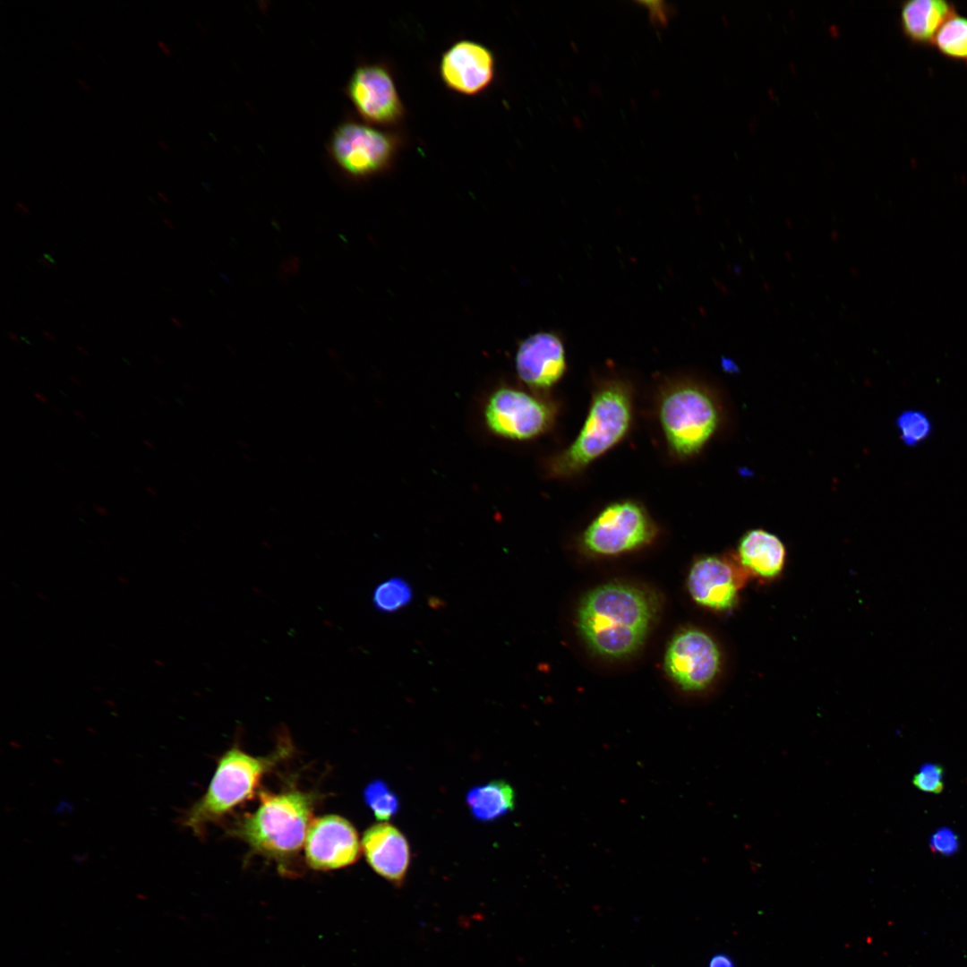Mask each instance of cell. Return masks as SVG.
I'll return each instance as SVG.
<instances>
[{"label":"cell","mask_w":967,"mask_h":967,"mask_svg":"<svg viewBox=\"0 0 967 967\" xmlns=\"http://www.w3.org/2000/svg\"><path fill=\"white\" fill-rule=\"evenodd\" d=\"M635 417L631 381L611 374L595 381L586 418L574 440L546 458L544 473L553 480L580 476L629 434Z\"/></svg>","instance_id":"obj_1"},{"label":"cell","mask_w":967,"mask_h":967,"mask_svg":"<svg viewBox=\"0 0 967 967\" xmlns=\"http://www.w3.org/2000/svg\"><path fill=\"white\" fill-rule=\"evenodd\" d=\"M656 612L657 602L648 592L628 584L608 583L582 600L578 627L593 652L620 659L643 644Z\"/></svg>","instance_id":"obj_2"},{"label":"cell","mask_w":967,"mask_h":967,"mask_svg":"<svg viewBox=\"0 0 967 967\" xmlns=\"http://www.w3.org/2000/svg\"><path fill=\"white\" fill-rule=\"evenodd\" d=\"M655 413L667 454L680 462L697 456L723 421L715 392L688 376L667 378L660 384Z\"/></svg>","instance_id":"obj_3"},{"label":"cell","mask_w":967,"mask_h":967,"mask_svg":"<svg viewBox=\"0 0 967 967\" xmlns=\"http://www.w3.org/2000/svg\"><path fill=\"white\" fill-rule=\"evenodd\" d=\"M312 816V800L306 793L263 792L259 807L244 818L237 834L258 852L283 859L304 845Z\"/></svg>","instance_id":"obj_4"},{"label":"cell","mask_w":967,"mask_h":967,"mask_svg":"<svg viewBox=\"0 0 967 967\" xmlns=\"http://www.w3.org/2000/svg\"><path fill=\"white\" fill-rule=\"evenodd\" d=\"M272 757L251 756L234 747L219 759L206 792L183 816L182 825L201 835L206 826L249 799Z\"/></svg>","instance_id":"obj_5"},{"label":"cell","mask_w":967,"mask_h":967,"mask_svg":"<svg viewBox=\"0 0 967 967\" xmlns=\"http://www.w3.org/2000/svg\"><path fill=\"white\" fill-rule=\"evenodd\" d=\"M657 533L645 504L624 498L601 508L581 533L579 543L588 553L613 556L649 544Z\"/></svg>","instance_id":"obj_6"},{"label":"cell","mask_w":967,"mask_h":967,"mask_svg":"<svg viewBox=\"0 0 967 967\" xmlns=\"http://www.w3.org/2000/svg\"><path fill=\"white\" fill-rule=\"evenodd\" d=\"M558 415L556 402L513 388L497 389L484 408L488 428L496 435L517 441L546 433Z\"/></svg>","instance_id":"obj_7"},{"label":"cell","mask_w":967,"mask_h":967,"mask_svg":"<svg viewBox=\"0 0 967 967\" xmlns=\"http://www.w3.org/2000/svg\"><path fill=\"white\" fill-rule=\"evenodd\" d=\"M399 140L393 133L349 121L339 124L329 141L330 155L349 176L364 179L392 165Z\"/></svg>","instance_id":"obj_8"},{"label":"cell","mask_w":967,"mask_h":967,"mask_svg":"<svg viewBox=\"0 0 967 967\" xmlns=\"http://www.w3.org/2000/svg\"><path fill=\"white\" fill-rule=\"evenodd\" d=\"M721 667L718 645L710 635L697 629H687L674 636L664 656L667 674L687 692L708 689Z\"/></svg>","instance_id":"obj_9"},{"label":"cell","mask_w":967,"mask_h":967,"mask_svg":"<svg viewBox=\"0 0 967 967\" xmlns=\"http://www.w3.org/2000/svg\"><path fill=\"white\" fill-rule=\"evenodd\" d=\"M347 93L364 121L382 126L398 124L405 108L389 70L380 64H364L353 72Z\"/></svg>","instance_id":"obj_10"},{"label":"cell","mask_w":967,"mask_h":967,"mask_svg":"<svg viewBox=\"0 0 967 967\" xmlns=\"http://www.w3.org/2000/svg\"><path fill=\"white\" fill-rule=\"evenodd\" d=\"M749 576L734 555H710L697 560L688 578V589L699 605L719 612L736 607Z\"/></svg>","instance_id":"obj_11"},{"label":"cell","mask_w":967,"mask_h":967,"mask_svg":"<svg viewBox=\"0 0 967 967\" xmlns=\"http://www.w3.org/2000/svg\"><path fill=\"white\" fill-rule=\"evenodd\" d=\"M304 846L308 865L317 870L352 865L361 851L355 828L348 820L334 815L312 819Z\"/></svg>","instance_id":"obj_12"},{"label":"cell","mask_w":967,"mask_h":967,"mask_svg":"<svg viewBox=\"0 0 967 967\" xmlns=\"http://www.w3.org/2000/svg\"><path fill=\"white\" fill-rule=\"evenodd\" d=\"M439 71L449 90L474 96L486 90L493 81L495 59L484 45L468 39L458 40L442 54Z\"/></svg>","instance_id":"obj_13"},{"label":"cell","mask_w":967,"mask_h":967,"mask_svg":"<svg viewBox=\"0 0 967 967\" xmlns=\"http://www.w3.org/2000/svg\"><path fill=\"white\" fill-rule=\"evenodd\" d=\"M516 370L519 379L533 389L544 391L552 389L567 372L562 341L551 332H539L528 337L518 348Z\"/></svg>","instance_id":"obj_14"},{"label":"cell","mask_w":967,"mask_h":967,"mask_svg":"<svg viewBox=\"0 0 967 967\" xmlns=\"http://www.w3.org/2000/svg\"><path fill=\"white\" fill-rule=\"evenodd\" d=\"M361 848L376 874L397 886L402 885L411 851L406 837L398 828L387 822L371 826L364 833Z\"/></svg>","instance_id":"obj_15"},{"label":"cell","mask_w":967,"mask_h":967,"mask_svg":"<svg viewBox=\"0 0 967 967\" xmlns=\"http://www.w3.org/2000/svg\"><path fill=\"white\" fill-rule=\"evenodd\" d=\"M786 555L785 545L777 535L756 528L740 537L734 557L749 577L773 580L783 572Z\"/></svg>","instance_id":"obj_16"},{"label":"cell","mask_w":967,"mask_h":967,"mask_svg":"<svg viewBox=\"0 0 967 967\" xmlns=\"http://www.w3.org/2000/svg\"><path fill=\"white\" fill-rule=\"evenodd\" d=\"M957 13L945 0H911L902 4L899 23L903 35L912 44L932 46L943 24Z\"/></svg>","instance_id":"obj_17"},{"label":"cell","mask_w":967,"mask_h":967,"mask_svg":"<svg viewBox=\"0 0 967 967\" xmlns=\"http://www.w3.org/2000/svg\"><path fill=\"white\" fill-rule=\"evenodd\" d=\"M466 805L479 822L497 820L515 809L516 792L504 780H492L472 787L466 796Z\"/></svg>","instance_id":"obj_18"},{"label":"cell","mask_w":967,"mask_h":967,"mask_svg":"<svg viewBox=\"0 0 967 967\" xmlns=\"http://www.w3.org/2000/svg\"><path fill=\"white\" fill-rule=\"evenodd\" d=\"M947 59L967 64V17L955 13L940 28L933 45Z\"/></svg>","instance_id":"obj_19"},{"label":"cell","mask_w":967,"mask_h":967,"mask_svg":"<svg viewBox=\"0 0 967 967\" xmlns=\"http://www.w3.org/2000/svg\"><path fill=\"white\" fill-rule=\"evenodd\" d=\"M410 584L400 577L379 583L372 591V605L380 612L393 613L406 607L413 600Z\"/></svg>","instance_id":"obj_20"},{"label":"cell","mask_w":967,"mask_h":967,"mask_svg":"<svg viewBox=\"0 0 967 967\" xmlns=\"http://www.w3.org/2000/svg\"><path fill=\"white\" fill-rule=\"evenodd\" d=\"M365 803L380 821H387L399 810L400 803L397 794L381 780L371 782L364 791Z\"/></svg>","instance_id":"obj_21"},{"label":"cell","mask_w":967,"mask_h":967,"mask_svg":"<svg viewBox=\"0 0 967 967\" xmlns=\"http://www.w3.org/2000/svg\"><path fill=\"white\" fill-rule=\"evenodd\" d=\"M897 426L903 441L909 445L924 440L931 430L928 417L923 413L915 410L903 412L897 419Z\"/></svg>","instance_id":"obj_22"},{"label":"cell","mask_w":967,"mask_h":967,"mask_svg":"<svg viewBox=\"0 0 967 967\" xmlns=\"http://www.w3.org/2000/svg\"><path fill=\"white\" fill-rule=\"evenodd\" d=\"M944 768L938 764L923 765L912 778L913 785L929 793H940L944 789Z\"/></svg>","instance_id":"obj_23"},{"label":"cell","mask_w":967,"mask_h":967,"mask_svg":"<svg viewBox=\"0 0 967 967\" xmlns=\"http://www.w3.org/2000/svg\"><path fill=\"white\" fill-rule=\"evenodd\" d=\"M930 847L933 851L944 855H951L959 848L958 837L949 828H941L934 833L930 838Z\"/></svg>","instance_id":"obj_24"},{"label":"cell","mask_w":967,"mask_h":967,"mask_svg":"<svg viewBox=\"0 0 967 967\" xmlns=\"http://www.w3.org/2000/svg\"><path fill=\"white\" fill-rule=\"evenodd\" d=\"M707 967H736V965L730 955L717 953L710 958Z\"/></svg>","instance_id":"obj_25"},{"label":"cell","mask_w":967,"mask_h":967,"mask_svg":"<svg viewBox=\"0 0 967 967\" xmlns=\"http://www.w3.org/2000/svg\"><path fill=\"white\" fill-rule=\"evenodd\" d=\"M39 261L47 268H53L55 265V261L51 256L46 253L39 257Z\"/></svg>","instance_id":"obj_26"},{"label":"cell","mask_w":967,"mask_h":967,"mask_svg":"<svg viewBox=\"0 0 967 967\" xmlns=\"http://www.w3.org/2000/svg\"><path fill=\"white\" fill-rule=\"evenodd\" d=\"M15 210L19 214H21L22 216H25V215H28V214L30 213V210L22 202H17V204L15 206Z\"/></svg>","instance_id":"obj_27"},{"label":"cell","mask_w":967,"mask_h":967,"mask_svg":"<svg viewBox=\"0 0 967 967\" xmlns=\"http://www.w3.org/2000/svg\"><path fill=\"white\" fill-rule=\"evenodd\" d=\"M158 46H159V47H160V48L162 49V51H163V52H164V53H165L166 55H170L171 51H170V49H169V48L167 47V44H166V43H164L163 41L159 40V41H158Z\"/></svg>","instance_id":"obj_28"},{"label":"cell","mask_w":967,"mask_h":967,"mask_svg":"<svg viewBox=\"0 0 967 967\" xmlns=\"http://www.w3.org/2000/svg\"><path fill=\"white\" fill-rule=\"evenodd\" d=\"M93 509H95V511H96V512H98V513H99V514H101V515H106V514H107V509H106L105 508L101 507V506H98V505H94V506H93Z\"/></svg>","instance_id":"obj_29"},{"label":"cell","mask_w":967,"mask_h":967,"mask_svg":"<svg viewBox=\"0 0 967 967\" xmlns=\"http://www.w3.org/2000/svg\"><path fill=\"white\" fill-rule=\"evenodd\" d=\"M7 335H8V337H9V338H10L11 340L14 341V342H15V343H17V344H19V343H20V339H19V338H18V337H17V336H16V335H15L14 333H13V332H11V331H8V332H7Z\"/></svg>","instance_id":"obj_30"},{"label":"cell","mask_w":967,"mask_h":967,"mask_svg":"<svg viewBox=\"0 0 967 967\" xmlns=\"http://www.w3.org/2000/svg\"><path fill=\"white\" fill-rule=\"evenodd\" d=\"M34 395H35V397H36L37 398H39V400H40L41 402H43V403H45V404H47V398H45V396H44L43 394H40V393H38V392H36V393H35Z\"/></svg>","instance_id":"obj_31"},{"label":"cell","mask_w":967,"mask_h":967,"mask_svg":"<svg viewBox=\"0 0 967 967\" xmlns=\"http://www.w3.org/2000/svg\"><path fill=\"white\" fill-rule=\"evenodd\" d=\"M43 334H44V336H46V337H47V338L48 339H50L51 341H55V340H56V338H55V337H54V336H53L52 334L48 333L47 331H45V330H44V331H43Z\"/></svg>","instance_id":"obj_32"},{"label":"cell","mask_w":967,"mask_h":967,"mask_svg":"<svg viewBox=\"0 0 967 967\" xmlns=\"http://www.w3.org/2000/svg\"><path fill=\"white\" fill-rule=\"evenodd\" d=\"M70 380H71V381H73V383H75L76 385H80V386L81 385V382L80 381V380H79L78 378H76L75 376H72V377H70Z\"/></svg>","instance_id":"obj_33"},{"label":"cell","mask_w":967,"mask_h":967,"mask_svg":"<svg viewBox=\"0 0 967 967\" xmlns=\"http://www.w3.org/2000/svg\"><path fill=\"white\" fill-rule=\"evenodd\" d=\"M146 491H147V492H149L150 494H151V495H153V496H156V495H157V492H156V491H155V490H154L153 488H151V487H149V486H148V487L146 488Z\"/></svg>","instance_id":"obj_34"},{"label":"cell","mask_w":967,"mask_h":967,"mask_svg":"<svg viewBox=\"0 0 967 967\" xmlns=\"http://www.w3.org/2000/svg\"><path fill=\"white\" fill-rule=\"evenodd\" d=\"M143 443H144V445H145L146 447H148L149 449H153V448H154V446H153L152 442H150V441H147V440L143 441Z\"/></svg>","instance_id":"obj_35"},{"label":"cell","mask_w":967,"mask_h":967,"mask_svg":"<svg viewBox=\"0 0 967 967\" xmlns=\"http://www.w3.org/2000/svg\"><path fill=\"white\" fill-rule=\"evenodd\" d=\"M78 82H79V83H80V84H81V86H82V87H83V88H84L85 90H89V87H88L87 83H85V82H84L83 81H81V79H78Z\"/></svg>","instance_id":"obj_36"},{"label":"cell","mask_w":967,"mask_h":967,"mask_svg":"<svg viewBox=\"0 0 967 967\" xmlns=\"http://www.w3.org/2000/svg\"><path fill=\"white\" fill-rule=\"evenodd\" d=\"M74 415H76L77 417H79L80 419H82V420H83V419H85V416H84V415H82V414H81V412H78L77 410H75V411H74Z\"/></svg>","instance_id":"obj_37"},{"label":"cell","mask_w":967,"mask_h":967,"mask_svg":"<svg viewBox=\"0 0 967 967\" xmlns=\"http://www.w3.org/2000/svg\"><path fill=\"white\" fill-rule=\"evenodd\" d=\"M77 349H78V350H79V351H80V352H81V354H83V355H88V352H87V350H85L84 348H82V347H81V346H78V347H77Z\"/></svg>","instance_id":"obj_38"},{"label":"cell","mask_w":967,"mask_h":967,"mask_svg":"<svg viewBox=\"0 0 967 967\" xmlns=\"http://www.w3.org/2000/svg\"><path fill=\"white\" fill-rule=\"evenodd\" d=\"M158 145H159V146H160V147H161V148H162L163 150H165V149H167V145H166V142H164L163 141H158Z\"/></svg>","instance_id":"obj_39"},{"label":"cell","mask_w":967,"mask_h":967,"mask_svg":"<svg viewBox=\"0 0 967 967\" xmlns=\"http://www.w3.org/2000/svg\"><path fill=\"white\" fill-rule=\"evenodd\" d=\"M158 196L163 200V201L167 202V197L161 192H158Z\"/></svg>","instance_id":"obj_40"},{"label":"cell","mask_w":967,"mask_h":967,"mask_svg":"<svg viewBox=\"0 0 967 967\" xmlns=\"http://www.w3.org/2000/svg\"><path fill=\"white\" fill-rule=\"evenodd\" d=\"M163 220L170 228L173 227V226L169 223V221L167 218H164Z\"/></svg>","instance_id":"obj_41"},{"label":"cell","mask_w":967,"mask_h":967,"mask_svg":"<svg viewBox=\"0 0 967 967\" xmlns=\"http://www.w3.org/2000/svg\"><path fill=\"white\" fill-rule=\"evenodd\" d=\"M154 398H155V399L157 400V402H158V403H161V404H164V402H162V400H161L160 398H156V397H155Z\"/></svg>","instance_id":"obj_42"}]
</instances>
